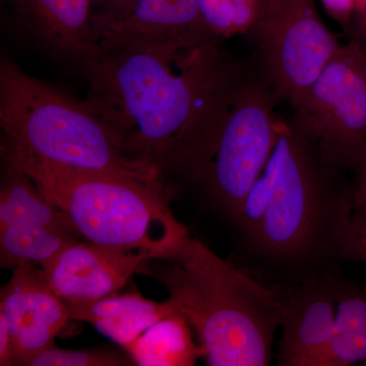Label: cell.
Here are the masks:
<instances>
[{
	"label": "cell",
	"instance_id": "obj_7",
	"mask_svg": "<svg viewBox=\"0 0 366 366\" xmlns=\"http://www.w3.org/2000/svg\"><path fill=\"white\" fill-rule=\"evenodd\" d=\"M295 124L322 160L352 172L366 144V52L341 44L295 108Z\"/></svg>",
	"mask_w": 366,
	"mask_h": 366
},
{
	"label": "cell",
	"instance_id": "obj_6",
	"mask_svg": "<svg viewBox=\"0 0 366 366\" xmlns=\"http://www.w3.org/2000/svg\"><path fill=\"white\" fill-rule=\"evenodd\" d=\"M278 99L262 69L257 74L247 66L175 171L203 190L235 227L276 144L281 122L274 115Z\"/></svg>",
	"mask_w": 366,
	"mask_h": 366
},
{
	"label": "cell",
	"instance_id": "obj_21",
	"mask_svg": "<svg viewBox=\"0 0 366 366\" xmlns=\"http://www.w3.org/2000/svg\"><path fill=\"white\" fill-rule=\"evenodd\" d=\"M137 0H103L102 7L93 16L94 37L98 43L99 37L107 26L122 20L129 13Z\"/></svg>",
	"mask_w": 366,
	"mask_h": 366
},
{
	"label": "cell",
	"instance_id": "obj_27",
	"mask_svg": "<svg viewBox=\"0 0 366 366\" xmlns=\"http://www.w3.org/2000/svg\"><path fill=\"white\" fill-rule=\"evenodd\" d=\"M366 11V0H356L355 14L363 13Z\"/></svg>",
	"mask_w": 366,
	"mask_h": 366
},
{
	"label": "cell",
	"instance_id": "obj_23",
	"mask_svg": "<svg viewBox=\"0 0 366 366\" xmlns=\"http://www.w3.org/2000/svg\"><path fill=\"white\" fill-rule=\"evenodd\" d=\"M354 208L366 206V144L352 170Z\"/></svg>",
	"mask_w": 366,
	"mask_h": 366
},
{
	"label": "cell",
	"instance_id": "obj_11",
	"mask_svg": "<svg viewBox=\"0 0 366 366\" xmlns=\"http://www.w3.org/2000/svg\"><path fill=\"white\" fill-rule=\"evenodd\" d=\"M148 252L74 242L42 264L55 295L66 300H97L119 292L147 262Z\"/></svg>",
	"mask_w": 366,
	"mask_h": 366
},
{
	"label": "cell",
	"instance_id": "obj_9",
	"mask_svg": "<svg viewBox=\"0 0 366 366\" xmlns=\"http://www.w3.org/2000/svg\"><path fill=\"white\" fill-rule=\"evenodd\" d=\"M81 235L59 207L23 171L4 162L0 185V264L42 266Z\"/></svg>",
	"mask_w": 366,
	"mask_h": 366
},
{
	"label": "cell",
	"instance_id": "obj_1",
	"mask_svg": "<svg viewBox=\"0 0 366 366\" xmlns=\"http://www.w3.org/2000/svg\"><path fill=\"white\" fill-rule=\"evenodd\" d=\"M221 42L165 49L101 50L78 66L86 102L122 139L131 157L163 178L222 107L247 69Z\"/></svg>",
	"mask_w": 366,
	"mask_h": 366
},
{
	"label": "cell",
	"instance_id": "obj_18",
	"mask_svg": "<svg viewBox=\"0 0 366 366\" xmlns=\"http://www.w3.org/2000/svg\"><path fill=\"white\" fill-rule=\"evenodd\" d=\"M262 0H199L207 32L223 41L249 34L259 16Z\"/></svg>",
	"mask_w": 366,
	"mask_h": 366
},
{
	"label": "cell",
	"instance_id": "obj_17",
	"mask_svg": "<svg viewBox=\"0 0 366 366\" xmlns=\"http://www.w3.org/2000/svg\"><path fill=\"white\" fill-rule=\"evenodd\" d=\"M134 365L192 366L204 355L194 343L192 327L184 315L177 314L159 320L125 348Z\"/></svg>",
	"mask_w": 366,
	"mask_h": 366
},
{
	"label": "cell",
	"instance_id": "obj_25",
	"mask_svg": "<svg viewBox=\"0 0 366 366\" xmlns=\"http://www.w3.org/2000/svg\"><path fill=\"white\" fill-rule=\"evenodd\" d=\"M346 32L349 40L357 43L366 52V11L354 14Z\"/></svg>",
	"mask_w": 366,
	"mask_h": 366
},
{
	"label": "cell",
	"instance_id": "obj_24",
	"mask_svg": "<svg viewBox=\"0 0 366 366\" xmlns=\"http://www.w3.org/2000/svg\"><path fill=\"white\" fill-rule=\"evenodd\" d=\"M0 365H16L11 330L6 317L1 314H0Z\"/></svg>",
	"mask_w": 366,
	"mask_h": 366
},
{
	"label": "cell",
	"instance_id": "obj_15",
	"mask_svg": "<svg viewBox=\"0 0 366 366\" xmlns=\"http://www.w3.org/2000/svg\"><path fill=\"white\" fill-rule=\"evenodd\" d=\"M62 300L71 320L88 322L124 350L159 320L180 314L172 300L155 302L137 292L115 293L97 300Z\"/></svg>",
	"mask_w": 366,
	"mask_h": 366
},
{
	"label": "cell",
	"instance_id": "obj_5",
	"mask_svg": "<svg viewBox=\"0 0 366 366\" xmlns=\"http://www.w3.org/2000/svg\"><path fill=\"white\" fill-rule=\"evenodd\" d=\"M2 161L26 173L88 242L160 257L189 235L173 214L163 179L61 167L1 149Z\"/></svg>",
	"mask_w": 366,
	"mask_h": 366
},
{
	"label": "cell",
	"instance_id": "obj_19",
	"mask_svg": "<svg viewBox=\"0 0 366 366\" xmlns=\"http://www.w3.org/2000/svg\"><path fill=\"white\" fill-rule=\"evenodd\" d=\"M131 355L112 347L64 350L53 346L38 356L31 366H129Z\"/></svg>",
	"mask_w": 366,
	"mask_h": 366
},
{
	"label": "cell",
	"instance_id": "obj_13",
	"mask_svg": "<svg viewBox=\"0 0 366 366\" xmlns=\"http://www.w3.org/2000/svg\"><path fill=\"white\" fill-rule=\"evenodd\" d=\"M212 37L202 21L199 0H137L122 20L105 29L98 39L104 52L129 49L192 47Z\"/></svg>",
	"mask_w": 366,
	"mask_h": 366
},
{
	"label": "cell",
	"instance_id": "obj_22",
	"mask_svg": "<svg viewBox=\"0 0 366 366\" xmlns=\"http://www.w3.org/2000/svg\"><path fill=\"white\" fill-rule=\"evenodd\" d=\"M327 13L345 30L356 11V0H320Z\"/></svg>",
	"mask_w": 366,
	"mask_h": 366
},
{
	"label": "cell",
	"instance_id": "obj_8",
	"mask_svg": "<svg viewBox=\"0 0 366 366\" xmlns=\"http://www.w3.org/2000/svg\"><path fill=\"white\" fill-rule=\"evenodd\" d=\"M249 35L262 71L293 109L342 44L320 19L315 0H262Z\"/></svg>",
	"mask_w": 366,
	"mask_h": 366
},
{
	"label": "cell",
	"instance_id": "obj_16",
	"mask_svg": "<svg viewBox=\"0 0 366 366\" xmlns=\"http://www.w3.org/2000/svg\"><path fill=\"white\" fill-rule=\"evenodd\" d=\"M366 362V283L340 276L333 334L317 366Z\"/></svg>",
	"mask_w": 366,
	"mask_h": 366
},
{
	"label": "cell",
	"instance_id": "obj_4",
	"mask_svg": "<svg viewBox=\"0 0 366 366\" xmlns=\"http://www.w3.org/2000/svg\"><path fill=\"white\" fill-rule=\"evenodd\" d=\"M1 149L71 169L163 179L150 164L131 157L122 139L86 101L72 97L0 60Z\"/></svg>",
	"mask_w": 366,
	"mask_h": 366
},
{
	"label": "cell",
	"instance_id": "obj_20",
	"mask_svg": "<svg viewBox=\"0 0 366 366\" xmlns=\"http://www.w3.org/2000/svg\"><path fill=\"white\" fill-rule=\"evenodd\" d=\"M366 247V206L354 208L352 215L344 233L340 249V261L343 264L347 254Z\"/></svg>",
	"mask_w": 366,
	"mask_h": 366
},
{
	"label": "cell",
	"instance_id": "obj_10",
	"mask_svg": "<svg viewBox=\"0 0 366 366\" xmlns=\"http://www.w3.org/2000/svg\"><path fill=\"white\" fill-rule=\"evenodd\" d=\"M0 314L9 322L16 365H31L52 348L71 320L66 303L55 295L42 267L35 262L14 269L0 293Z\"/></svg>",
	"mask_w": 366,
	"mask_h": 366
},
{
	"label": "cell",
	"instance_id": "obj_26",
	"mask_svg": "<svg viewBox=\"0 0 366 366\" xmlns=\"http://www.w3.org/2000/svg\"><path fill=\"white\" fill-rule=\"evenodd\" d=\"M343 262H357V264H366V247L354 250L347 254Z\"/></svg>",
	"mask_w": 366,
	"mask_h": 366
},
{
	"label": "cell",
	"instance_id": "obj_3",
	"mask_svg": "<svg viewBox=\"0 0 366 366\" xmlns=\"http://www.w3.org/2000/svg\"><path fill=\"white\" fill-rule=\"evenodd\" d=\"M142 273L157 279L194 330L211 366H266L281 327L284 300L201 240L189 235Z\"/></svg>",
	"mask_w": 366,
	"mask_h": 366
},
{
	"label": "cell",
	"instance_id": "obj_28",
	"mask_svg": "<svg viewBox=\"0 0 366 366\" xmlns=\"http://www.w3.org/2000/svg\"><path fill=\"white\" fill-rule=\"evenodd\" d=\"M365 365V366H366V362L363 363V365Z\"/></svg>",
	"mask_w": 366,
	"mask_h": 366
},
{
	"label": "cell",
	"instance_id": "obj_2",
	"mask_svg": "<svg viewBox=\"0 0 366 366\" xmlns=\"http://www.w3.org/2000/svg\"><path fill=\"white\" fill-rule=\"evenodd\" d=\"M330 165L293 122L281 120L268 163L243 204L236 228L243 269L279 291L340 269L354 211L353 178Z\"/></svg>",
	"mask_w": 366,
	"mask_h": 366
},
{
	"label": "cell",
	"instance_id": "obj_12",
	"mask_svg": "<svg viewBox=\"0 0 366 366\" xmlns=\"http://www.w3.org/2000/svg\"><path fill=\"white\" fill-rule=\"evenodd\" d=\"M340 269L315 274L280 290L284 300L277 365L317 366L336 319Z\"/></svg>",
	"mask_w": 366,
	"mask_h": 366
},
{
	"label": "cell",
	"instance_id": "obj_14",
	"mask_svg": "<svg viewBox=\"0 0 366 366\" xmlns=\"http://www.w3.org/2000/svg\"><path fill=\"white\" fill-rule=\"evenodd\" d=\"M14 28L26 40L79 66L101 52L93 31V0H4Z\"/></svg>",
	"mask_w": 366,
	"mask_h": 366
}]
</instances>
